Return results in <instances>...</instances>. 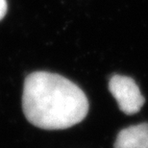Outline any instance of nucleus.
<instances>
[{
	"label": "nucleus",
	"mask_w": 148,
	"mask_h": 148,
	"mask_svg": "<svg viewBox=\"0 0 148 148\" xmlns=\"http://www.w3.org/2000/svg\"><path fill=\"white\" fill-rule=\"evenodd\" d=\"M22 110L38 128L64 130L85 119L88 101L84 91L66 77L37 71L24 81Z\"/></svg>",
	"instance_id": "nucleus-1"
},
{
	"label": "nucleus",
	"mask_w": 148,
	"mask_h": 148,
	"mask_svg": "<svg viewBox=\"0 0 148 148\" xmlns=\"http://www.w3.org/2000/svg\"><path fill=\"white\" fill-rule=\"evenodd\" d=\"M109 90L116 100L120 111L127 115L138 112L145 103L138 86L131 77L112 75L109 82Z\"/></svg>",
	"instance_id": "nucleus-2"
},
{
	"label": "nucleus",
	"mask_w": 148,
	"mask_h": 148,
	"mask_svg": "<svg viewBox=\"0 0 148 148\" xmlns=\"http://www.w3.org/2000/svg\"><path fill=\"white\" fill-rule=\"evenodd\" d=\"M114 148H148V123L122 129L116 136Z\"/></svg>",
	"instance_id": "nucleus-3"
},
{
	"label": "nucleus",
	"mask_w": 148,
	"mask_h": 148,
	"mask_svg": "<svg viewBox=\"0 0 148 148\" xmlns=\"http://www.w3.org/2000/svg\"><path fill=\"white\" fill-rule=\"evenodd\" d=\"M8 6H7V1L6 0H0V20L4 18V16L7 14Z\"/></svg>",
	"instance_id": "nucleus-4"
}]
</instances>
